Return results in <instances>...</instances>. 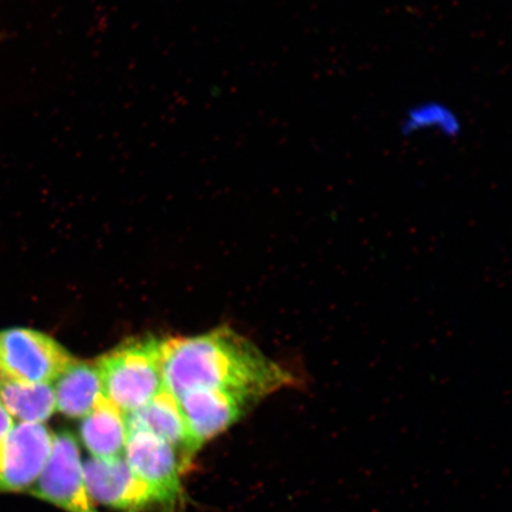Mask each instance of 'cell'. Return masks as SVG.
Returning <instances> with one entry per match:
<instances>
[{"label":"cell","mask_w":512,"mask_h":512,"mask_svg":"<svg viewBox=\"0 0 512 512\" xmlns=\"http://www.w3.org/2000/svg\"><path fill=\"white\" fill-rule=\"evenodd\" d=\"M162 371L164 388L175 398L190 390H221L249 407L302 382L226 326L209 334L163 341Z\"/></svg>","instance_id":"obj_1"},{"label":"cell","mask_w":512,"mask_h":512,"mask_svg":"<svg viewBox=\"0 0 512 512\" xmlns=\"http://www.w3.org/2000/svg\"><path fill=\"white\" fill-rule=\"evenodd\" d=\"M162 342L155 337L134 338L96 362L102 395L120 411H136L164 389Z\"/></svg>","instance_id":"obj_2"},{"label":"cell","mask_w":512,"mask_h":512,"mask_svg":"<svg viewBox=\"0 0 512 512\" xmlns=\"http://www.w3.org/2000/svg\"><path fill=\"white\" fill-rule=\"evenodd\" d=\"M75 362L55 339L40 331L0 330V379L25 384H51Z\"/></svg>","instance_id":"obj_3"},{"label":"cell","mask_w":512,"mask_h":512,"mask_svg":"<svg viewBox=\"0 0 512 512\" xmlns=\"http://www.w3.org/2000/svg\"><path fill=\"white\" fill-rule=\"evenodd\" d=\"M30 494L67 512H99L88 495L79 446L72 434L54 435L48 462Z\"/></svg>","instance_id":"obj_4"},{"label":"cell","mask_w":512,"mask_h":512,"mask_svg":"<svg viewBox=\"0 0 512 512\" xmlns=\"http://www.w3.org/2000/svg\"><path fill=\"white\" fill-rule=\"evenodd\" d=\"M124 459L157 503H174L181 495V456L163 439L145 431L128 432Z\"/></svg>","instance_id":"obj_5"},{"label":"cell","mask_w":512,"mask_h":512,"mask_svg":"<svg viewBox=\"0 0 512 512\" xmlns=\"http://www.w3.org/2000/svg\"><path fill=\"white\" fill-rule=\"evenodd\" d=\"M54 435L44 424H15L0 456V494L29 491L48 462Z\"/></svg>","instance_id":"obj_6"},{"label":"cell","mask_w":512,"mask_h":512,"mask_svg":"<svg viewBox=\"0 0 512 512\" xmlns=\"http://www.w3.org/2000/svg\"><path fill=\"white\" fill-rule=\"evenodd\" d=\"M191 453L234 425L249 406L221 390L196 389L177 396Z\"/></svg>","instance_id":"obj_7"},{"label":"cell","mask_w":512,"mask_h":512,"mask_svg":"<svg viewBox=\"0 0 512 512\" xmlns=\"http://www.w3.org/2000/svg\"><path fill=\"white\" fill-rule=\"evenodd\" d=\"M83 478L92 501L106 507L137 512L157 503L151 490L133 475L124 457L89 459L83 464Z\"/></svg>","instance_id":"obj_8"},{"label":"cell","mask_w":512,"mask_h":512,"mask_svg":"<svg viewBox=\"0 0 512 512\" xmlns=\"http://www.w3.org/2000/svg\"><path fill=\"white\" fill-rule=\"evenodd\" d=\"M127 433L145 431L163 439L175 448L178 454H183L188 463L190 448L187 430L177 399L165 388L146 405L125 414Z\"/></svg>","instance_id":"obj_9"},{"label":"cell","mask_w":512,"mask_h":512,"mask_svg":"<svg viewBox=\"0 0 512 512\" xmlns=\"http://www.w3.org/2000/svg\"><path fill=\"white\" fill-rule=\"evenodd\" d=\"M81 439L94 458L113 460L124 457L127 441L123 411L101 396L93 411L83 418Z\"/></svg>","instance_id":"obj_10"},{"label":"cell","mask_w":512,"mask_h":512,"mask_svg":"<svg viewBox=\"0 0 512 512\" xmlns=\"http://www.w3.org/2000/svg\"><path fill=\"white\" fill-rule=\"evenodd\" d=\"M56 409L69 418H85L102 396L95 364L75 361L56 380Z\"/></svg>","instance_id":"obj_11"},{"label":"cell","mask_w":512,"mask_h":512,"mask_svg":"<svg viewBox=\"0 0 512 512\" xmlns=\"http://www.w3.org/2000/svg\"><path fill=\"white\" fill-rule=\"evenodd\" d=\"M0 405L19 424H44L56 411L51 384H25L0 379Z\"/></svg>","instance_id":"obj_12"},{"label":"cell","mask_w":512,"mask_h":512,"mask_svg":"<svg viewBox=\"0 0 512 512\" xmlns=\"http://www.w3.org/2000/svg\"><path fill=\"white\" fill-rule=\"evenodd\" d=\"M400 128L407 137L427 133L457 138L462 133L463 125L459 114L451 106L438 100H426L408 108Z\"/></svg>","instance_id":"obj_13"},{"label":"cell","mask_w":512,"mask_h":512,"mask_svg":"<svg viewBox=\"0 0 512 512\" xmlns=\"http://www.w3.org/2000/svg\"><path fill=\"white\" fill-rule=\"evenodd\" d=\"M15 426L14 419L5 411L2 405H0V456H2V450L5 443L6 438L12 427Z\"/></svg>","instance_id":"obj_14"}]
</instances>
